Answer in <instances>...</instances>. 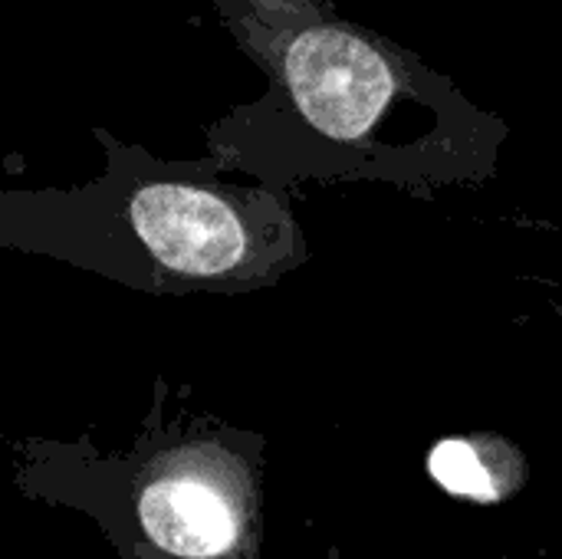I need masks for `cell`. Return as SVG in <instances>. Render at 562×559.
<instances>
[{
  "label": "cell",
  "instance_id": "cell-1",
  "mask_svg": "<svg viewBox=\"0 0 562 559\" xmlns=\"http://www.w3.org/2000/svg\"><path fill=\"white\" fill-rule=\"evenodd\" d=\"M231 30L267 89L207 128V158L224 175H250L280 194L300 181H385L431 194L497 175L507 122L389 36L333 7Z\"/></svg>",
  "mask_w": 562,
  "mask_h": 559
},
{
  "label": "cell",
  "instance_id": "cell-2",
  "mask_svg": "<svg viewBox=\"0 0 562 559\" xmlns=\"http://www.w3.org/2000/svg\"><path fill=\"white\" fill-rule=\"evenodd\" d=\"M95 138L105 148L99 178L0 194V247L151 297L260 293L306 264L290 194L234 185L214 158L168 161L102 128Z\"/></svg>",
  "mask_w": 562,
  "mask_h": 559
},
{
  "label": "cell",
  "instance_id": "cell-3",
  "mask_svg": "<svg viewBox=\"0 0 562 559\" xmlns=\"http://www.w3.org/2000/svg\"><path fill=\"white\" fill-rule=\"evenodd\" d=\"M155 379L128 451L79 441H16V488L92 517L122 559H263V465L257 432L178 415Z\"/></svg>",
  "mask_w": 562,
  "mask_h": 559
},
{
  "label": "cell",
  "instance_id": "cell-4",
  "mask_svg": "<svg viewBox=\"0 0 562 559\" xmlns=\"http://www.w3.org/2000/svg\"><path fill=\"white\" fill-rule=\"evenodd\" d=\"M425 468L445 494L484 507L504 504L530 484L527 455L494 432H468L435 441Z\"/></svg>",
  "mask_w": 562,
  "mask_h": 559
},
{
  "label": "cell",
  "instance_id": "cell-5",
  "mask_svg": "<svg viewBox=\"0 0 562 559\" xmlns=\"http://www.w3.org/2000/svg\"><path fill=\"white\" fill-rule=\"evenodd\" d=\"M211 3L221 10L227 26H237V23L280 26V23L319 13L323 7H329L326 0H211Z\"/></svg>",
  "mask_w": 562,
  "mask_h": 559
}]
</instances>
